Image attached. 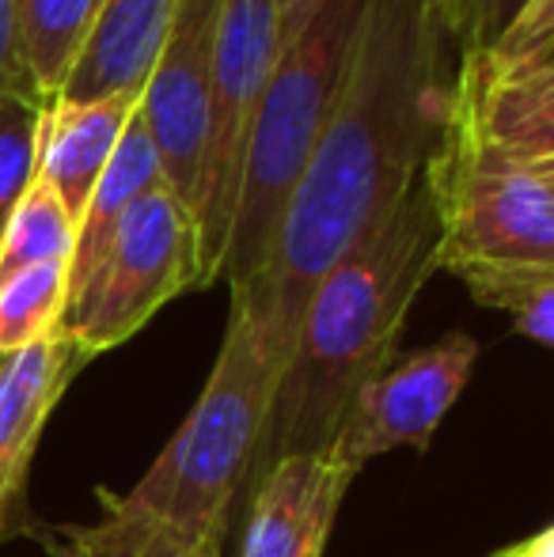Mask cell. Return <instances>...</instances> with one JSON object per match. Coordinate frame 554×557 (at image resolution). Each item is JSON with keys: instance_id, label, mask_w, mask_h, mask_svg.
<instances>
[{"instance_id": "7c38bea8", "label": "cell", "mask_w": 554, "mask_h": 557, "mask_svg": "<svg viewBox=\"0 0 554 557\" xmlns=\"http://www.w3.org/2000/svg\"><path fill=\"white\" fill-rule=\"evenodd\" d=\"M178 4L183 0H103L58 99L91 103L111 96H140Z\"/></svg>"}, {"instance_id": "30bf717a", "label": "cell", "mask_w": 554, "mask_h": 557, "mask_svg": "<svg viewBox=\"0 0 554 557\" xmlns=\"http://www.w3.org/2000/svg\"><path fill=\"white\" fill-rule=\"evenodd\" d=\"M88 360L65 331H53L30 349L0 360V546L30 531V462L46 421Z\"/></svg>"}, {"instance_id": "8fae6325", "label": "cell", "mask_w": 554, "mask_h": 557, "mask_svg": "<svg viewBox=\"0 0 554 557\" xmlns=\"http://www.w3.org/2000/svg\"><path fill=\"white\" fill-rule=\"evenodd\" d=\"M354 474L331 455H285L247 490L239 557H323Z\"/></svg>"}, {"instance_id": "5b68a950", "label": "cell", "mask_w": 554, "mask_h": 557, "mask_svg": "<svg viewBox=\"0 0 554 557\" xmlns=\"http://www.w3.org/2000/svg\"><path fill=\"white\" fill-rule=\"evenodd\" d=\"M421 178L441 232L436 270L554 265V148L441 117Z\"/></svg>"}, {"instance_id": "2e32d148", "label": "cell", "mask_w": 554, "mask_h": 557, "mask_svg": "<svg viewBox=\"0 0 554 557\" xmlns=\"http://www.w3.org/2000/svg\"><path fill=\"white\" fill-rule=\"evenodd\" d=\"M107 516L88 528H61L81 557H224L221 539L190 535L168 523L126 512L111 493H103Z\"/></svg>"}, {"instance_id": "3957f363", "label": "cell", "mask_w": 554, "mask_h": 557, "mask_svg": "<svg viewBox=\"0 0 554 557\" xmlns=\"http://www.w3.org/2000/svg\"><path fill=\"white\" fill-rule=\"evenodd\" d=\"M361 12L365 0H327L304 23L300 35L281 46L244 140L236 206H232L221 265L229 293L251 285L267 262L288 194L308 168L338 103Z\"/></svg>"}, {"instance_id": "4fadbf2b", "label": "cell", "mask_w": 554, "mask_h": 557, "mask_svg": "<svg viewBox=\"0 0 554 557\" xmlns=\"http://www.w3.org/2000/svg\"><path fill=\"white\" fill-rule=\"evenodd\" d=\"M140 96H111L91 103L50 99L38 125V168L35 178L50 186L61 206L81 221L84 201L96 190L122 129L137 111Z\"/></svg>"}, {"instance_id": "277c9868", "label": "cell", "mask_w": 554, "mask_h": 557, "mask_svg": "<svg viewBox=\"0 0 554 557\" xmlns=\"http://www.w3.org/2000/svg\"><path fill=\"white\" fill-rule=\"evenodd\" d=\"M281 368L259 337L229 319L198 403L152 467L119 500L126 512L206 539H229L232 516L255 478Z\"/></svg>"}, {"instance_id": "d6986e66", "label": "cell", "mask_w": 554, "mask_h": 557, "mask_svg": "<svg viewBox=\"0 0 554 557\" xmlns=\"http://www.w3.org/2000/svg\"><path fill=\"white\" fill-rule=\"evenodd\" d=\"M76 250V216L61 206V198L35 178L30 190L15 201L0 227V273L23 270V265L73 262Z\"/></svg>"}, {"instance_id": "e0dca14e", "label": "cell", "mask_w": 554, "mask_h": 557, "mask_svg": "<svg viewBox=\"0 0 554 557\" xmlns=\"http://www.w3.org/2000/svg\"><path fill=\"white\" fill-rule=\"evenodd\" d=\"M69 308V265H23L0 273V360L61 331Z\"/></svg>"}, {"instance_id": "ffe728a7", "label": "cell", "mask_w": 554, "mask_h": 557, "mask_svg": "<svg viewBox=\"0 0 554 557\" xmlns=\"http://www.w3.org/2000/svg\"><path fill=\"white\" fill-rule=\"evenodd\" d=\"M50 99L0 96V227L30 190L38 168V125Z\"/></svg>"}, {"instance_id": "9a60e30c", "label": "cell", "mask_w": 554, "mask_h": 557, "mask_svg": "<svg viewBox=\"0 0 554 557\" xmlns=\"http://www.w3.org/2000/svg\"><path fill=\"white\" fill-rule=\"evenodd\" d=\"M103 0H20V58L42 99H58Z\"/></svg>"}, {"instance_id": "9c48e42d", "label": "cell", "mask_w": 554, "mask_h": 557, "mask_svg": "<svg viewBox=\"0 0 554 557\" xmlns=\"http://www.w3.org/2000/svg\"><path fill=\"white\" fill-rule=\"evenodd\" d=\"M224 0H183L140 88L137 114L163 163L168 190L190 209L198 194L213 96L217 23Z\"/></svg>"}, {"instance_id": "52a82bcc", "label": "cell", "mask_w": 554, "mask_h": 557, "mask_svg": "<svg viewBox=\"0 0 554 557\" xmlns=\"http://www.w3.org/2000/svg\"><path fill=\"white\" fill-rule=\"evenodd\" d=\"M281 53L274 0H224L217 23L213 96H209V133L194 194L198 227V288L221 281L224 243H229L232 206H236L239 163L251 117L259 111L274 61Z\"/></svg>"}, {"instance_id": "d4e9b609", "label": "cell", "mask_w": 554, "mask_h": 557, "mask_svg": "<svg viewBox=\"0 0 554 557\" xmlns=\"http://www.w3.org/2000/svg\"><path fill=\"white\" fill-rule=\"evenodd\" d=\"M50 557H81V554H76V546L69 543V539H65V535H61V531H58V543H53Z\"/></svg>"}, {"instance_id": "ac0fdd59", "label": "cell", "mask_w": 554, "mask_h": 557, "mask_svg": "<svg viewBox=\"0 0 554 557\" xmlns=\"http://www.w3.org/2000/svg\"><path fill=\"white\" fill-rule=\"evenodd\" d=\"M456 277L479 308L509 315L520 337L554 345V265H479Z\"/></svg>"}, {"instance_id": "8992f818", "label": "cell", "mask_w": 554, "mask_h": 557, "mask_svg": "<svg viewBox=\"0 0 554 557\" xmlns=\"http://www.w3.org/2000/svg\"><path fill=\"white\" fill-rule=\"evenodd\" d=\"M186 288H198V227L168 186L122 213L99 262L69 293L61 331L88 357L119 349Z\"/></svg>"}, {"instance_id": "5bb4252c", "label": "cell", "mask_w": 554, "mask_h": 557, "mask_svg": "<svg viewBox=\"0 0 554 557\" xmlns=\"http://www.w3.org/2000/svg\"><path fill=\"white\" fill-rule=\"evenodd\" d=\"M160 186H168L163 183L160 152H156L140 114L134 111L126 129H122L119 145H114L111 160H107L103 175H99L96 190L84 201L81 221H76V250H73V262H69V293H73L91 273V265L99 262V255H103L107 239H111L114 224L122 221V213H126L134 201L145 198V194L160 190Z\"/></svg>"}, {"instance_id": "cb8c5ba5", "label": "cell", "mask_w": 554, "mask_h": 557, "mask_svg": "<svg viewBox=\"0 0 554 557\" xmlns=\"http://www.w3.org/2000/svg\"><path fill=\"white\" fill-rule=\"evenodd\" d=\"M490 557H554V528H540L535 535L517 539V543L502 546Z\"/></svg>"}, {"instance_id": "ba28073f", "label": "cell", "mask_w": 554, "mask_h": 557, "mask_svg": "<svg viewBox=\"0 0 554 557\" xmlns=\"http://www.w3.org/2000/svg\"><path fill=\"white\" fill-rule=\"evenodd\" d=\"M475 364L479 342L464 331L444 334L415 352H395L354 395L327 455L357 478L365 462L395 447L429 451L441 421L471 383Z\"/></svg>"}, {"instance_id": "603a6c76", "label": "cell", "mask_w": 554, "mask_h": 557, "mask_svg": "<svg viewBox=\"0 0 554 557\" xmlns=\"http://www.w3.org/2000/svg\"><path fill=\"white\" fill-rule=\"evenodd\" d=\"M278 4V30H281V46L288 42V38L300 35V27L311 20V15L319 12V8L327 4V0H274Z\"/></svg>"}, {"instance_id": "7a4b0ae2", "label": "cell", "mask_w": 554, "mask_h": 557, "mask_svg": "<svg viewBox=\"0 0 554 557\" xmlns=\"http://www.w3.org/2000/svg\"><path fill=\"white\" fill-rule=\"evenodd\" d=\"M436 243L433 201L418 175L311 293L281 364L255 478L285 455H327L354 395L399 352L410 308L436 273Z\"/></svg>"}, {"instance_id": "6da1fadb", "label": "cell", "mask_w": 554, "mask_h": 557, "mask_svg": "<svg viewBox=\"0 0 554 557\" xmlns=\"http://www.w3.org/2000/svg\"><path fill=\"white\" fill-rule=\"evenodd\" d=\"M448 76V38L426 0H365L331 122L288 194L259 277L229 304V319L259 337L278 368L319 281L421 175Z\"/></svg>"}, {"instance_id": "44dd1931", "label": "cell", "mask_w": 554, "mask_h": 557, "mask_svg": "<svg viewBox=\"0 0 554 557\" xmlns=\"http://www.w3.org/2000/svg\"><path fill=\"white\" fill-rule=\"evenodd\" d=\"M433 20L441 23L444 38L456 50H471L490 38H497L520 12L528 0H426Z\"/></svg>"}, {"instance_id": "7402d4cb", "label": "cell", "mask_w": 554, "mask_h": 557, "mask_svg": "<svg viewBox=\"0 0 554 557\" xmlns=\"http://www.w3.org/2000/svg\"><path fill=\"white\" fill-rule=\"evenodd\" d=\"M0 96H35L20 58V0H0Z\"/></svg>"}]
</instances>
